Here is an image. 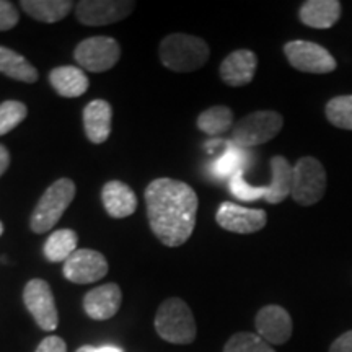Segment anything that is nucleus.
Listing matches in <instances>:
<instances>
[{
  "label": "nucleus",
  "mask_w": 352,
  "mask_h": 352,
  "mask_svg": "<svg viewBox=\"0 0 352 352\" xmlns=\"http://www.w3.org/2000/svg\"><path fill=\"white\" fill-rule=\"evenodd\" d=\"M76 60L88 72H107L121 57L120 43L109 36L87 38L76 47Z\"/></svg>",
  "instance_id": "obj_7"
},
{
  "label": "nucleus",
  "mask_w": 352,
  "mask_h": 352,
  "mask_svg": "<svg viewBox=\"0 0 352 352\" xmlns=\"http://www.w3.org/2000/svg\"><path fill=\"white\" fill-rule=\"evenodd\" d=\"M290 65L307 74H329L336 69V60L328 50L310 41H289L284 46Z\"/></svg>",
  "instance_id": "obj_8"
},
{
  "label": "nucleus",
  "mask_w": 352,
  "mask_h": 352,
  "mask_svg": "<svg viewBox=\"0 0 352 352\" xmlns=\"http://www.w3.org/2000/svg\"><path fill=\"white\" fill-rule=\"evenodd\" d=\"M28 114V109L21 101L8 100L0 104V135H6L21 124Z\"/></svg>",
  "instance_id": "obj_28"
},
{
  "label": "nucleus",
  "mask_w": 352,
  "mask_h": 352,
  "mask_svg": "<svg viewBox=\"0 0 352 352\" xmlns=\"http://www.w3.org/2000/svg\"><path fill=\"white\" fill-rule=\"evenodd\" d=\"M8 165H10V153L2 144H0V176L6 173Z\"/></svg>",
  "instance_id": "obj_33"
},
{
  "label": "nucleus",
  "mask_w": 352,
  "mask_h": 352,
  "mask_svg": "<svg viewBox=\"0 0 352 352\" xmlns=\"http://www.w3.org/2000/svg\"><path fill=\"white\" fill-rule=\"evenodd\" d=\"M303 25L316 30H328L341 16V2L338 0H308L298 12Z\"/></svg>",
  "instance_id": "obj_18"
},
{
  "label": "nucleus",
  "mask_w": 352,
  "mask_h": 352,
  "mask_svg": "<svg viewBox=\"0 0 352 352\" xmlns=\"http://www.w3.org/2000/svg\"><path fill=\"white\" fill-rule=\"evenodd\" d=\"M248 158L250 153L246 148L236 147L232 140H228L226 152L210 165V173L217 176V178L230 179L233 175L245 171L246 165H248Z\"/></svg>",
  "instance_id": "obj_23"
},
{
  "label": "nucleus",
  "mask_w": 352,
  "mask_h": 352,
  "mask_svg": "<svg viewBox=\"0 0 352 352\" xmlns=\"http://www.w3.org/2000/svg\"><path fill=\"white\" fill-rule=\"evenodd\" d=\"M76 352H95V347L94 346H82V347H78Z\"/></svg>",
  "instance_id": "obj_35"
},
{
  "label": "nucleus",
  "mask_w": 352,
  "mask_h": 352,
  "mask_svg": "<svg viewBox=\"0 0 352 352\" xmlns=\"http://www.w3.org/2000/svg\"><path fill=\"white\" fill-rule=\"evenodd\" d=\"M209 59V46L204 39L184 33L168 34L160 43V60L173 72H192Z\"/></svg>",
  "instance_id": "obj_2"
},
{
  "label": "nucleus",
  "mask_w": 352,
  "mask_h": 352,
  "mask_svg": "<svg viewBox=\"0 0 352 352\" xmlns=\"http://www.w3.org/2000/svg\"><path fill=\"white\" fill-rule=\"evenodd\" d=\"M145 206L152 232L165 246H182L196 227L197 195L189 184L158 178L145 189Z\"/></svg>",
  "instance_id": "obj_1"
},
{
  "label": "nucleus",
  "mask_w": 352,
  "mask_h": 352,
  "mask_svg": "<svg viewBox=\"0 0 352 352\" xmlns=\"http://www.w3.org/2000/svg\"><path fill=\"white\" fill-rule=\"evenodd\" d=\"M155 329L162 340L173 344H191L196 340L195 316L182 298L171 297L158 307Z\"/></svg>",
  "instance_id": "obj_3"
},
{
  "label": "nucleus",
  "mask_w": 352,
  "mask_h": 352,
  "mask_svg": "<svg viewBox=\"0 0 352 352\" xmlns=\"http://www.w3.org/2000/svg\"><path fill=\"white\" fill-rule=\"evenodd\" d=\"M327 191V171L315 157H303L294 165L290 196L300 206H315Z\"/></svg>",
  "instance_id": "obj_6"
},
{
  "label": "nucleus",
  "mask_w": 352,
  "mask_h": 352,
  "mask_svg": "<svg viewBox=\"0 0 352 352\" xmlns=\"http://www.w3.org/2000/svg\"><path fill=\"white\" fill-rule=\"evenodd\" d=\"M254 327L258 336L271 346L285 344L294 329L289 311L279 305L263 307L254 318Z\"/></svg>",
  "instance_id": "obj_13"
},
{
  "label": "nucleus",
  "mask_w": 352,
  "mask_h": 352,
  "mask_svg": "<svg viewBox=\"0 0 352 352\" xmlns=\"http://www.w3.org/2000/svg\"><path fill=\"white\" fill-rule=\"evenodd\" d=\"M271 171L272 179L267 184V195L264 199L270 204H279L285 197L290 196V191H292L294 166L289 164L287 158L276 155L271 158Z\"/></svg>",
  "instance_id": "obj_20"
},
{
  "label": "nucleus",
  "mask_w": 352,
  "mask_h": 352,
  "mask_svg": "<svg viewBox=\"0 0 352 352\" xmlns=\"http://www.w3.org/2000/svg\"><path fill=\"white\" fill-rule=\"evenodd\" d=\"M23 302L38 327L44 331H54L59 323L56 300L50 284L43 279H32L25 285Z\"/></svg>",
  "instance_id": "obj_9"
},
{
  "label": "nucleus",
  "mask_w": 352,
  "mask_h": 352,
  "mask_svg": "<svg viewBox=\"0 0 352 352\" xmlns=\"http://www.w3.org/2000/svg\"><path fill=\"white\" fill-rule=\"evenodd\" d=\"M50 82L54 90L65 98H77L88 90V77L82 69L64 65L51 70Z\"/></svg>",
  "instance_id": "obj_19"
},
{
  "label": "nucleus",
  "mask_w": 352,
  "mask_h": 352,
  "mask_svg": "<svg viewBox=\"0 0 352 352\" xmlns=\"http://www.w3.org/2000/svg\"><path fill=\"white\" fill-rule=\"evenodd\" d=\"M65 279L74 284H91L108 274V261L95 250H77L64 263Z\"/></svg>",
  "instance_id": "obj_11"
},
{
  "label": "nucleus",
  "mask_w": 352,
  "mask_h": 352,
  "mask_svg": "<svg viewBox=\"0 0 352 352\" xmlns=\"http://www.w3.org/2000/svg\"><path fill=\"white\" fill-rule=\"evenodd\" d=\"M0 74L25 83L38 80V70L23 56L6 46H0Z\"/></svg>",
  "instance_id": "obj_22"
},
{
  "label": "nucleus",
  "mask_w": 352,
  "mask_h": 352,
  "mask_svg": "<svg viewBox=\"0 0 352 352\" xmlns=\"http://www.w3.org/2000/svg\"><path fill=\"white\" fill-rule=\"evenodd\" d=\"M215 220L223 230L233 233H256L264 228L267 214L263 209H248L233 202H222L215 214Z\"/></svg>",
  "instance_id": "obj_12"
},
{
  "label": "nucleus",
  "mask_w": 352,
  "mask_h": 352,
  "mask_svg": "<svg viewBox=\"0 0 352 352\" xmlns=\"http://www.w3.org/2000/svg\"><path fill=\"white\" fill-rule=\"evenodd\" d=\"M233 124V111L228 107H212L197 118V127L210 138H219Z\"/></svg>",
  "instance_id": "obj_25"
},
{
  "label": "nucleus",
  "mask_w": 352,
  "mask_h": 352,
  "mask_svg": "<svg viewBox=\"0 0 352 352\" xmlns=\"http://www.w3.org/2000/svg\"><path fill=\"white\" fill-rule=\"evenodd\" d=\"M3 233V226H2V222H0V235H2Z\"/></svg>",
  "instance_id": "obj_36"
},
{
  "label": "nucleus",
  "mask_w": 352,
  "mask_h": 352,
  "mask_svg": "<svg viewBox=\"0 0 352 352\" xmlns=\"http://www.w3.org/2000/svg\"><path fill=\"white\" fill-rule=\"evenodd\" d=\"M34 352H67V344L59 336H47L39 342Z\"/></svg>",
  "instance_id": "obj_31"
},
{
  "label": "nucleus",
  "mask_w": 352,
  "mask_h": 352,
  "mask_svg": "<svg viewBox=\"0 0 352 352\" xmlns=\"http://www.w3.org/2000/svg\"><path fill=\"white\" fill-rule=\"evenodd\" d=\"M329 352H352V329L334 340L329 346Z\"/></svg>",
  "instance_id": "obj_32"
},
{
  "label": "nucleus",
  "mask_w": 352,
  "mask_h": 352,
  "mask_svg": "<svg viewBox=\"0 0 352 352\" xmlns=\"http://www.w3.org/2000/svg\"><path fill=\"white\" fill-rule=\"evenodd\" d=\"M19 23V12L12 2L0 0V32H7Z\"/></svg>",
  "instance_id": "obj_30"
},
{
  "label": "nucleus",
  "mask_w": 352,
  "mask_h": 352,
  "mask_svg": "<svg viewBox=\"0 0 352 352\" xmlns=\"http://www.w3.org/2000/svg\"><path fill=\"white\" fill-rule=\"evenodd\" d=\"M122 294L118 284L100 285L83 298V310L91 320H109L118 314L121 307Z\"/></svg>",
  "instance_id": "obj_14"
},
{
  "label": "nucleus",
  "mask_w": 352,
  "mask_h": 352,
  "mask_svg": "<svg viewBox=\"0 0 352 352\" xmlns=\"http://www.w3.org/2000/svg\"><path fill=\"white\" fill-rule=\"evenodd\" d=\"M95 352H124V351H122L121 347H118V346H113V344H104V346L95 347Z\"/></svg>",
  "instance_id": "obj_34"
},
{
  "label": "nucleus",
  "mask_w": 352,
  "mask_h": 352,
  "mask_svg": "<svg viewBox=\"0 0 352 352\" xmlns=\"http://www.w3.org/2000/svg\"><path fill=\"white\" fill-rule=\"evenodd\" d=\"M21 8L34 20L56 23L69 15L74 3L69 0H23Z\"/></svg>",
  "instance_id": "obj_21"
},
{
  "label": "nucleus",
  "mask_w": 352,
  "mask_h": 352,
  "mask_svg": "<svg viewBox=\"0 0 352 352\" xmlns=\"http://www.w3.org/2000/svg\"><path fill=\"white\" fill-rule=\"evenodd\" d=\"M223 352H276L256 333H236L227 341Z\"/></svg>",
  "instance_id": "obj_27"
},
{
  "label": "nucleus",
  "mask_w": 352,
  "mask_h": 352,
  "mask_svg": "<svg viewBox=\"0 0 352 352\" xmlns=\"http://www.w3.org/2000/svg\"><path fill=\"white\" fill-rule=\"evenodd\" d=\"M77 252V233L69 228L52 232L44 243V256L51 263H65Z\"/></svg>",
  "instance_id": "obj_24"
},
{
  "label": "nucleus",
  "mask_w": 352,
  "mask_h": 352,
  "mask_svg": "<svg viewBox=\"0 0 352 352\" xmlns=\"http://www.w3.org/2000/svg\"><path fill=\"white\" fill-rule=\"evenodd\" d=\"M134 7V2L124 0H82L76 6V15L87 26H104L126 19Z\"/></svg>",
  "instance_id": "obj_10"
},
{
  "label": "nucleus",
  "mask_w": 352,
  "mask_h": 352,
  "mask_svg": "<svg viewBox=\"0 0 352 352\" xmlns=\"http://www.w3.org/2000/svg\"><path fill=\"white\" fill-rule=\"evenodd\" d=\"M245 171H240V173L233 175L230 178V192L236 199L240 201H246V202H252L256 199H264L267 195V186H252V184L246 183V179L243 178Z\"/></svg>",
  "instance_id": "obj_29"
},
{
  "label": "nucleus",
  "mask_w": 352,
  "mask_h": 352,
  "mask_svg": "<svg viewBox=\"0 0 352 352\" xmlns=\"http://www.w3.org/2000/svg\"><path fill=\"white\" fill-rule=\"evenodd\" d=\"M324 113L334 127L352 131V95L331 98L328 101Z\"/></svg>",
  "instance_id": "obj_26"
},
{
  "label": "nucleus",
  "mask_w": 352,
  "mask_h": 352,
  "mask_svg": "<svg viewBox=\"0 0 352 352\" xmlns=\"http://www.w3.org/2000/svg\"><path fill=\"white\" fill-rule=\"evenodd\" d=\"M258 57L250 50H239L228 54L220 64V78L230 87H243L253 80Z\"/></svg>",
  "instance_id": "obj_15"
},
{
  "label": "nucleus",
  "mask_w": 352,
  "mask_h": 352,
  "mask_svg": "<svg viewBox=\"0 0 352 352\" xmlns=\"http://www.w3.org/2000/svg\"><path fill=\"white\" fill-rule=\"evenodd\" d=\"M283 126L284 120L277 111L271 109L254 111L233 126L232 142L240 148L256 147L274 139Z\"/></svg>",
  "instance_id": "obj_5"
},
{
  "label": "nucleus",
  "mask_w": 352,
  "mask_h": 352,
  "mask_svg": "<svg viewBox=\"0 0 352 352\" xmlns=\"http://www.w3.org/2000/svg\"><path fill=\"white\" fill-rule=\"evenodd\" d=\"M111 104L104 100H94L83 109V127L90 142L103 144L111 134Z\"/></svg>",
  "instance_id": "obj_16"
},
{
  "label": "nucleus",
  "mask_w": 352,
  "mask_h": 352,
  "mask_svg": "<svg viewBox=\"0 0 352 352\" xmlns=\"http://www.w3.org/2000/svg\"><path fill=\"white\" fill-rule=\"evenodd\" d=\"M76 197V184L72 179L60 178L44 191L41 199L32 214V230L34 233H46L59 222L65 209Z\"/></svg>",
  "instance_id": "obj_4"
},
{
  "label": "nucleus",
  "mask_w": 352,
  "mask_h": 352,
  "mask_svg": "<svg viewBox=\"0 0 352 352\" xmlns=\"http://www.w3.org/2000/svg\"><path fill=\"white\" fill-rule=\"evenodd\" d=\"M101 199L107 212L114 219L129 217L138 209V197L134 191L121 182H109L103 186Z\"/></svg>",
  "instance_id": "obj_17"
}]
</instances>
